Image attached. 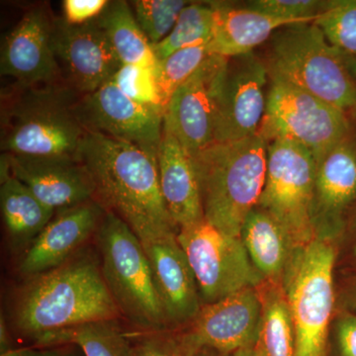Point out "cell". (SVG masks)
I'll use <instances>...</instances> for the list:
<instances>
[{
	"label": "cell",
	"instance_id": "1",
	"mask_svg": "<svg viewBox=\"0 0 356 356\" xmlns=\"http://www.w3.org/2000/svg\"><path fill=\"white\" fill-rule=\"evenodd\" d=\"M77 158L105 212L126 222L140 242L177 236L178 227L163 200L158 159L133 145L88 131Z\"/></svg>",
	"mask_w": 356,
	"mask_h": 356
},
{
	"label": "cell",
	"instance_id": "36",
	"mask_svg": "<svg viewBox=\"0 0 356 356\" xmlns=\"http://www.w3.org/2000/svg\"><path fill=\"white\" fill-rule=\"evenodd\" d=\"M0 356H86L76 346H15L13 343L0 346Z\"/></svg>",
	"mask_w": 356,
	"mask_h": 356
},
{
	"label": "cell",
	"instance_id": "18",
	"mask_svg": "<svg viewBox=\"0 0 356 356\" xmlns=\"http://www.w3.org/2000/svg\"><path fill=\"white\" fill-rule=\"evenodd\" d=\"M1 159L11 175L51 209H67L95 198L92 180L77 158L2 154Z\"/></svg>",
	"mask_w": 356,
	"mask_h": 356
},
{
	"label": "cell",
	"instance_id": "10",
	"mask_svg": "<svg viewBox=\"0 0 356 356\" xmlns=\"http://www.w3.org/2000/svg\"><path fill=\"white\" fill-rule=\"evenodd\" d=\"M177 241L195 275L202 306L266 281L241 238L222 233L205 219L180 228Z\"/></svg>",
	"mask_w": 356,
	"mask_h": 356
},
{
	"label": "cell",
	"instance_id": "21",
	"mask_svg": "<svg viewBox=\"0 0 356 356\" xmlns=\"http://www.w3.org/2000/svg\"><path fill=\"white\" fill-rule=\"evenodd\" d=\"M158 166L161 194L178 229L203 220L193 159L165 126L159 145Z\"/></svg>",
	"mask_w": 356,
	"mask_h": 356
},
{
	"label": "cell",
	"instance_id": "34",
	"mask_svg": "<svg viewBox=\"0 0 356 356\" xmlns=\"http://www.w3.org/2000/svg\"><path fill=\"white\" fill-rule=\"evenodd\" d=\"M331 3L332 0H254L245 6L273 17L314 22Z\"/></svg>",
	"mask_w": 356,
	"mask_h": 356
},
{
	"label": "cell",
	"instance_id": "27",
	"mask_svg": "<svg viewBox=\"0 0 356 356\" xmlns=\"http://www.w3.org/2000/svg\"><path fill=\"white\" fill-rule=\"evenodd\" d=\"M262 314L254 356H295L291 314L283 289L273 288L261 297Z\"/></svg>",
	"mask_w": 356,
	"mask_h": 356
},
{
	"label": "cell",
	"instance_id": "5",
	"mask_svg": "<svg viewBox=\"0 0 356 356\" xmlns=\"http://www.w3.org/2000/svg\"><path fill=\"white\" fill-rule=\"evenodd\" d=\"M266 51L262 60L271 81L302 89L343 111L356 107V84L341 53L315 23L281 28Z\"/></svg>",
	"mask_w": 356,
	"mask_h": 356
},
{
	"label": "cell",
	"instance_id": "39",
	"mask_svg": "<svg viewBox=\"0 0 356 356\" xmlns=\"http://www.w3.org/2000/svg\"><path fill=\"white\" fill-rule=\"evenodd\" d=\"M351 70H353V72H355V74H356V60L355 62L351 63Z\"/></svg>",
	"mask_w": 356,
	"mask_h": 356
},
{
	"label": "cell",
	"instance_id": "37",
	"mask_svg": "<svg viewBox=\"0 0 356 356\" xmlns=\"http://www.w3.org/2000/svg\"><path fill=\"white\" fill-rule=\"evenodd\" d=\"M336 341L339 356H356V316L344 315L336 327Z\"/></svg>",
	"mask_w": 356,
	"mask_h": 356
},
{
	"label": "cell",
	"instance_id": "3",
	"mask_svg": "<svg viewBox=\"0 0 356 356\" xmlns=\"http://www.w3.org/2000/svg\"><path fill=\"white\" fill-rule=\"evenodd\" d=\"M81 96L65 83H15L2 92V154L77 158L88 133L77 113Z\"/></svg>",
	"mask_w": 356,
	"mask_h": 356
},
{
	"label": "cell",
	"instance_id": "35",
	"mask_svg": "<svg viewBox=\"0 0 356 356\" xmlns=\"http://www.w3.org/2000/svg\"><path fill=\"white\" fill-rule=\"evenodd\" d=\"M109 1L106 0H65L63 18L70 25H83L97 19Z\"/></svg>",
	"mask_w": 356,
	"mask_h": 356
},
{
	"label": "cell",
	"instance_id": "30",
	"mask_svg": "<svg viewBox=\"0 0 356 356\" xmlns=\"http://www.w3.org/2000/svg\"><path fill=\"white\" fill-rule=\"evenodd\" d=\"M127 334L134 356H228L194 343L181 330Z\"/></svg>",
	"mask_w": 356,
	"mask_h": 356
},
{
	"label": "cell",
	"instance_id": "9",
	"mask_svg": "<svg viewBox=\"0 0 356 356\" xmlns=\"http://www.w3.org/2000/svg\"><path fill=\"white\" fill-rule=\"evenodd\" d=\"M346 111L295 88L271 81L259 134L267 143L287 140L314 156L348 137Z\"/></svg>",
	"mask_w": 356,
	"mask_h": 356
},
{
	"label": "cell",
	"instance_id": "38",
	"mask_svg": "<svg viewBox=\"0 0 356 356\" xmlns=\"http://www.w3.org/2000/svg\"><path fill=\"white\" fill-rule=\"evenodd\" d=\"M231 356H254V353H252V348H243V350H241L236 351V353H234Z\"/></svg>",
	"mask_w": 356,
	"mask_h": 356
},
{
	"label": "cell",
	"instance_id": "23",
	"mask_svg": "<svg viewBox=\"0 0 356 356\" xmlns=\"http://www.w3.org/2000/svg\"><path fill=\"white\" fill-rule=\"evenodd\" d=\"M0 205L11 247L23 254L53 219L55 210L42 203L14 177L1 159Z\"/></svg>",
	"mask_w": 356,
	"mask_h": 356
},
{
	"label": "cell",
	"instance_id": "31",
	"mask_svg": "<svg viewBox=\"0 0 356 356\" xmlns=\"http://www.w3.org/2000/svg\"><path fill=\"white\" fill-rule=\"evenodd\" d=\"M189 3L184 0H135L130 4L140 29L154 46L172 32L182 10Z\"/></svg>",
	"mask_w": 356,
	"mask_h": 356
},
{
	"label": "cell",
	"instance_id": "16",
	"mask_svg": "<svg viewBox=\"0 0 356 356\" xmlns=\"http://www.w3.org/2000/svg\"><path fill=\"white\" fill-rule=\"evenodd\" d=\"M261 314V296L255 288H245L216 303L203 305L191 324L177 330L194 343L231 356L254 346Z\"/></svg>",
	"mask_w": 356,
	"mask_h": 356
},
{
	"label": "cell",
	"instance_id": "20",
	"mask_svg": "<svg viewBox=\"0 0 356 356\" xmlns=\"http://www.w3.org/2000/svg\"><path fill=\"white\" fill-rule=\"evenodd\" d=\"M105 211L96 201L58 211L51 222L23 254L18 271L33 277L62 266L95 235Z\"/></svg>",
	"mask_w": 356,
	"mask_h": 356
},
{
	"label": "cell",
	"instance_id": "17",
	"mask_svg": "<svg viewBox=\"0 0 356 356\" xmlns=\"http://www.w3.org/2000/svg\"><path fill=\"white\" fill-rule=\"evenodd\" d=\"M313 222L316 238L331 242L356 200V145L350 137L315 156Z\"/></svg>",
	"mask_w": 356,
	"mask_h": 356
},
{
	"label": "cell",
	"instance_id": "2",
	"mask_svg": "<svg viewBox=\"0 0 356 356\" xmlns=\"http://www.w3.org/2000/svg\"><path fill=\"white\" fill-rule=\"evenodd\" d=\"M119 318L102 267L88 255H74L62 266L27 278L11 310L14 329L33 343L49 332Z\"/></svg>",
	"mask_w": 356,
	"mask_h": 356
},
{
	"label": "cell",
	"instance_id": "29",
	"mask_svg": "<svg viewBox=\"0 0 356 356\" xmlns=\"http://www.w3.org/2000/svg\"><path fill=\"white\" fill-rule=\"evenodd\" d=\"M209 43L187 47L158 62L156 81L165 112L175 91L186 83L200 69L204 62L213 55L210 51Z\"/></svg>",
	"mask_w": 356,
	"mask_h": 356
},
{
	"label": "cell",
	"instance_id": "14",
	"mask_svg": "<svg viewBox=\"0 0 356 356\" xmlns=\"http://www.w3.org/2000/svg\"><path fill=\"white\" fill-rule=\"evenodd\" d=\"M77 113L86 131L128 143L158 159L163 115L133 102L111 81L81 96Z\"/></svg>",
	"mask_w": 356,
	"mask_h": 356
},
{
	"label": "cell",
	"instance_id": "22",
	"mask_svg": "<svg viewBox=\"0 0 356 356\" xmlns=\"http://www.w3.org/2000/svg\"><path fill=\"white\" fill-rule=\"evenodd\" d=\"M215 13L211 54L231 58L252 53L285 26L301 21L282 19L229 2H211Z\"/></svg>",
	"mask_w": 356,
	"mask_h": 356
},
{
	"label": "cell",
	"instance_id": "15",
	"mask_svg": "<svg viewBox=\"0 0 356 356\" xmlns=\"http://www.w3.org/2000/svg\"><path fill=\"white\" fill-rule=\"evenodd\" d=\"M54 17L44 4L28 8L1 43L0 72L19 86L65 83L51 47Z\"/></svg>",
	"mask_w": 356,
	"mask_h": 356
},
{
	"label": "cell",
	"instance_id": "33",
	"mask_svg": "<svg viewBox=\"0 0 356 356\" xmlns=\"http://www.w3.org/2000/svg\"><path fill=\"white\" fill-rule=\"evenodd\" d=\"M111 81L133 102L165 116L156 70L140 65H122Z\"/></svg>",
	"mask_w": 356,
	"mask_h": 356
},
{
	"label": "cell",
	"instance_id": "19",
	"mask_svg": "<svg viewBox=\"0 0 356 356\" xmlns=\"http://www.w3.org/2000/svg\"><path fill=\"white\" fill-rule=\"evenodd\" d=\"M170 330L191 324L202 308L200 292L177 236L142 243Z\"/></svg>",
	"mask_w": 356,
	"mask_h": 356
},
{
	"label": "cell",
	"instance_id": "28",
	"mask_svg": "<svg viewBox=\"0 0 356 356\" xmlns=\"http://www.w3.org/2000/svg\"><path fill=\"white\" fill-rule=\"evenodd\" d=\"M215 13L211 2H191L180 14L172 32L153 46L158 62L187 47L209 43L214 31Z\"/></svg>",
	"mask_w": 356,
	"mask_h": 356
},
{
	"label": "cell",
	"instance_id": "24",
	"mask_svg": "<svg viewBox=\"0 0 356 356\" xmlns=\"http://www.w3.org/2000/svg\"><path fill=\"white\" fill-rule=\"evenodd\" d=\"M240 238L264 280L280 282L294 248L282 227L257 206L243 222Z\"/></svg>",
	"mask_w": 356,
	"mask_h": 356
},
{
	"label": "cell",
	"instance_id": "7",
	"mask_svg": "<svg viewBox=\"0 0 356 356\" xmlns=\"http://www.w3.org/2000/svg\"><path fill=\"white\" fill-rule=\"evenodd\" d=\"M334 262V245L318 238L289 255L281 283L294 327L295 356H327Z\"/></svg>",
	"mask_w": 356,
	"mask_h": 356
},
{
	"label": "cell",
	"instance_id": "32",
	"mask_svg": "<svg viewBox=\"0 0 356 356\" xmlns=\"http://www.w3.org/2000/svg\"><path fill=\"white\" fill-rule=\"evenodd\" d=\"M314 23L337 51L356 55V0H332Z\"/></svg>",
	"mask_w": 356,
	"mask_h": 356
},
{
	"label": "cell",
	"instance_id": "6",
	"mask_svg": "<svg viewBox=\"0 0 356 356\" xmlns=\"http://www.w3.org/2000/svg\"><path fill=\"white\" fill-rule=\"evenodd\" d=\"M95 235L103 278L122 318L136 332L170 330L149 259L138 236L110 212H105Z\"/></svg>",
	"mask_w": 356,
	"mask_h": 356
},
{
	"label": "cell",
	"instance_id": "12",
	"mask_svg": "<svg viewBox=\"0 0 356 356\" xmlns=\"http://www.w3.org/2000/svg\"><path fill=\"white\" fill-rule=\"evenodd\" d=\"M227 62L228 58L211 55L166 107L163 126L192 159L215 144L217 93Z\"/></svg>",
	"mask_w": 356,
	"mask_h": 356
},
{
	"label": "cell",
	"instance_id": "41",
	"mask_svg": "<svg viewBox=\"0 0 356 356\" xmlns=\"http://www.w3.org/2000/svg\"><path fill=\"white\" fill-rule=\"evenodd\" d=\"M353 252H355V254L356 255V245H355V250H353Z\"/></svg>",
	"mask_w": 356,
	"mask_h": 356
},
{
	"label": "cell",
	"instance_id": "26",
	"mask_svg": "<svg viewBox=\"0 0 356 356\" xmlns=\"http://www.w3.org/2000/svg\"><path fill=\"white\" fill-rule=\"evenodd\" d=\"M79 346L86 356H134L127 332L118 320L98 321L40 337L35 346Z\"/></svg>",
	"mask_w": 356,
	"mask_h": 356
},
{
	"label": "cell",
	"instance_id": "25",
	"mask_svg": "<svg viewBox=\"0 0 356 356\" xmlns=\"http://www.w3.org/2000/svg\"><path fill=\"white\" fill-rule=\"evenodd\" d=\"M97 22L108 37L122 65L156 69L153 46L140 29L132 7L125 0L109 1Z\"/></svg>",
	"mask_w": 356,
	"mask_h": 356
},
{
	"label": "cell",
	"instance_id": "11",
	"mask_svg": "<svg viewBox=\"0 0 356 356\" xmlns=\"http://www.w3.org/2000/svg\"><path fill=\"white\" fill-rule=\"evenodd\" d=\"M267 70L254 53L228 58L217 93L215 143L238 142L259 134L266 113Z\"/></svg>",
	"mask_w": 356,
	"mask_h": 356
},
{
	"label": "cell",
	"instance_id": "8",
	"mask_svg": "<svg viewBox=\"0 0 356 356\" xmlns=\"http://www.w3.org/2000/svg\"><path fill=\"white\" fill-rule=\"evenodd\" d=\"M315 175L316 159L309 149L287 140L268 143L266 184L257 206L282 227L293 248L316 238Z\"/></svg>",
	"mask_w": 356,
	"mask_h": 356
},
{
	"label": "cell",
	"instance_id": "13",
	"mask_svg": "<svg viewBox=\"0 0 356 356\" xmlns=\"http://www.w3.org/2000/svg\"><path fill=\"white\" fill-rule=\"evenodd\" d=\"M51 47L65 83L81 95L102 88L122 67L96 19L70 25L63 17H54Z\"/></svg>",
	"mask_w": 356,
	"mask_h": 356
},
{
	"label": "cell",
	"instance_id": "4",
	"mask_svg": "<svg viewBox=\"0 0 356 356\" xmlns=\"http://www.w3.org/2000/svg\"><path fill=\"white\" fill-rule=\"evenodd\" d=\"M268 143L259 134L215 143L193 158L204 219L235 238L259 205L266 184Z\"/></svg>",
	"mask_w": 356,
	"mask_h": 356
},
{
	"label": "cell",
	"instance_id": "40",
	"mask_svg": "<svg viewBox=\"0 0 356 356\" xmlns=\"http://www.w3.org/2000/svg\"><path fill=\"white\" fill-rule=\"evenodd\" d=\"M355 305H356V285L355 288Z\"/></svg>",
	"mask_w": 356,
	"mask_h": 356
}]
</instances>
